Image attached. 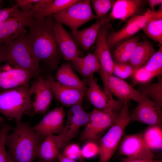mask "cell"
<instances>
[{
    "label": "cell",
    "mask_w": 162,
    "mask_h": 162,
    "mask_svg": "<svg viewBox=\"0 0 162 162\" xmlns=\"http://www.w3.org/2000/svg\"><path fill=\"white\" fill-rule=\"evenodd\" d=\"M56 21L51 15L34 19L28 26V41L33 52L52 70L58 68L62 57L55 36Z\"/></svg>",
    "instance_id": "cell-1"
},
{
    "label": "cell",
    "mask_w": 162,
    "mask_h": 162,
    "mask_svg": "<svg viewBox=\"0 0 162 162\" xmlns=\"http://www.w3.org/2000/svg\"><path fill=\"white\" fill-rule=\"evenodd\" d=\"M13 131L5 140L8 153L14 162H33L38 149L46 137L33 130L27 123H16Z\"/></svg>",
    "instance_id": "cell-2"
},
{
    "label": "cell",
    "mask_w": 162,
    "mask_h": 162,
    "mask_svg": "<svg viewBox=\"0 0 162 162\" xmlns=\"http://www.w3.org/2000/svg\"><path fill=\"white\" fill-rule=\"evenodd\" d=\"M3 56L4 61L26 70L33 77L40 76V61L31 49L25 29L16 39L3 43Z\"/></svg>",
    "instance_id": "cell-3"
},
{
    "label": "cell",
    "mask_w": 162,
    "mask_h": 162,
    "mask_svg": "<svg viewBox=\"0 0 162 162\" xmlns=\"http://www.w3.org/2000/svg\"><path fill=\"white\" fill-rule=\"evenodd\" d=\"M28 85L4 90L0 93V113L16 123L24 114L33 116V101Z\"/></svg>",
    "instance_id": "cell-4"
},
{
    "label": "cell",
    "mask_w": 162,
    "mask_h": 162,
    "mask_svg": "<svg viewBox=\"0 0 162 162\" xmlns=\"http://www.w3.org/2000/svg\"><path fill=\"white\" fill-rule=\"evenodd\" d=\"M129 103V101H124L123 107L115 123L99 140V162H109L116 150L125 129L130 121Z\"/></svg>",
    "instance_id": "cell-5"
},
{
    "label": "cell",
    "mask_w": 162,
    "mask_h": 162,
    "mask_svg": "<svg viewBox=\"0 0 162 162\" xmlns=\"http://www.w3.org/2000/svg\"><path fill=\"white\" fill-rule=\"evenodd\" d=\"M119 112L94 109L89 112L88 121L80 136V139L85 142L92 141L98 143L105 132L114 124Z\"/></svg>",
    "instance_id": "cell-6"
},
{
    "label": "cell",
    "mask_w": 162,
    "mask_h": 162,
    "mask_svg": "<svg viewBox=\"0 0 162 162\" xmlns=\"http://www.w3.org/2000/svg\"><path fill=\"white\" fill-rule=\"evenodd\" d=\"M90 0H77L62 12L51 15L56 22L68 26L72 31L83 25L97 19L93 13Z\"/></svg>",
    "instance_id": "cell-7"
},
{
    "label": "cell",
    "mask_w": 162,
    "mask_h": 162,
    "mask_svg": "<svg viewBox=\"0 0 162 162\" xmlns=\"http://www.w3.org/2000/svg\"><path fill=\"white\" fill-rule=\"evenodd\" d=\"M162 12V10L154 12L148 10L143 15L132 17L125 25L120 30L111 31L106 37V42L110 51H111L120 43L133 36L148 21Z\"/></svg>",
    "instance_id": "cell-8"
},
{
    "label": "cell",
    "mask_w": 162,
    "mask_h": 162,
    "mask_svg": "<svg viewBox=\"0 0 162 162\" xmlns=\"http://www.w3.org/2000/svg\"><path fill=\"white\" fill-rule=\"evenodd\" d=\"M88 87L86 94L92 104L97 109L111 112L120 111L124 101L115 100L112 95L106 88H102L92 76L88 78Z\"/></svg>",
    "instance_id": "cell-9"
},
{
    "label": "cell",
    "mask_w": 162,
    "mask_h": 162,
    "mask_svg": "<svg viewBox=\"0 0 162 162\" xmlns=\"http://www.w3.org/2000/svg\"><path fill=\"white\" fill-rule=\"evenodd\" d=\"M67 113V119L61 133L59 134L62 146L59 151H62L70 141L79 133L80 128L87 122L89 112L83 109L82 104H75Z\"/></svg>",
    "instance_id": "cell-10"
},
{
    "label": "cell",
    "mask_w": 162,
    "mask_h": 162,
    "mask_svg": "<svg viewBox=\"0 0 162 162\" xmlns=\"http://www.w3.org/2000/svg\"><path fill=\"white\" fill-rule=\"evenodd\" d=\"M98 72L102 81L104 88L107 89L118 100H132L139 103L144 97L141 92L122 79L113 74H108L100 68Z\"/></svg>",
    "instance_id": "cell-11"
},
{
    "label": "cell",
    "mask_w": 162,
    "mask_h": 162,
    "mask_svg": "<svg viewBox=\"0 0 162 162\" xmlns=\"http://www.w3.org/2000/svg\"><path fill=\"white\" fill-rule=\"evenodd\" d=\"M162 107L144 96L130 114V121H137L149 126L161 125Z\"/></svg>",
    "instance_id": "cell-12"
},
{
    "label": "cell",
    "mask_w": 162,
    "mask_h": 162,
    "mask_svg": "<svg viewBox=\"0 0 162 162\" xmlns=\"http://www.w3.org/2000/svg\"><path fill=\"white\" fill-rule=\"evenodd\" d=\"M112 28L110 20L106 16L99 29L94 52L99 62L100 69L110 75L113 74L114 62L107 44L106 37Z\"/></svg>",
    "instance_id": "cell-13"
},
{
    "label": "cell",
    "mask_w": 162,
    "mask_h": 162,
    "mask_svg": "<svg viewBox=\"0 0 162 162\" xmlns=\"http://www.w3.org/2000/svg\"><path fill=\"white\" fill-rule=\"evenodd\" d=\"M118 154L136 159L154 160L155 158L143 139L142 132L126 136L119 148Z\"/></svg>",
    "instance_id": "cell-14"
},
{
    "label": "cell",
    "mask_w": 162,
    "mask_h": 162,
    "mask_svg": "<svg viewBox=\"0 0 162 162\" xmlns=\"http://www.w3.org/2000/svg\"><path fill=\"white\" fill-rule=\"evenodd\" d=\"M32 78V75L26 70L6 62L0 66V90L28 85Z\"/></svg>",
    "instance_id": "cell-15"
},
{
    "label": "cell",
    "mask_w": 162,
    "mask_h": 162,
    "mask_svg": "<svg viewBox=\"0 0 162 162\" xmlns=\"http://www.w3.org/2000/svg\"><path fill=\"white\" fill-rule=\"evenodd\" d=\"M34 19L30 12L22 11L15 16L8 18L0 24V43L14 40L20 35Z\"/></svg>",
    "instance_id": "cell-16"
},
{
    "label": "cell",
    "mask_w": 162,
    "mask_h": 162,
    "mask_svg": "<svg viewBox=\"0 0 162 162\" xmlns=\"http://www.w3.org/2000/svg\"><path fill=\"white\" fill-rule=\"evenodd\" d=\"M34 82L29 89L31 95H35L33 102V116L37 114H44L48 110L53 98L50 83L46 79L40 76Z\"/></svg>",
    "instance_id": "cell-17"
},
{
    "label": "cell",
    "mask_w": 162,
    "mask_h": 162,
    "mask_svg": "<svg viewBox=\"0 0 162 162\" xmlns=\"http://www.w3.org/2000/svg\"><path fill=\"white\" fill-rule=\"evenodd\" d=\"M46 79L50 83L53 96L63 106L70 107L82 103L87 90L64 86L55 81L51 75Z\"/></svg>",
    "instance_id": "cell-18"
},
{
    "label": "cell",
    "mask_w": 162,
    "mask_h": 162,
    "mask_svg": "<svg viewBox=\"0 0 162 162\" xmlns=\"http://www.w3.org/2000/svg\"><path fill=\"white\" fill-rule=\"evenodd\" d=\"M65 116L63 106L56 107L46 115L32 128L39 134L46 137L54 134L59 135L63 129Z\"/></svg>",
    "instance_id": "cell-19"
},
{
    "label": "cell",
    "mask_w": 162,
    "mask_h": 162,
    "mask_svg": "<svg viewBox=\"0 0 162 162\" xmlns=\"http://www.w3.org/2000/svg\"><path fill=\"white\" fill-rule=\"evenodd\" d=\"M55 31L59 48L64 60L70 61L76 57H82L78 45L62 24L56 22Z\"/></svg>",
    "instance_id": "cell-20"
},
{
    "label": "cell",
    "mask_w": 162,
    "mask_h": 162,
    "mask_svg": "<svg viewBox=\"0 0 162 162\" xmlns=\"http://www.w3.org/2000/svg\"><path fill=\"white\" fill-rule=\"evenodd\" d=\"M147 1L144 0H117L109 14L110 19H118L124 21L131 16L138 15Z\"/></svg>",
    "instance_id": "cell-21"
},
{
    "label": "cell",
    "mask_w": 162,
    "mask_h": 162,
    "mask_svg": "<svg viewBox=\"0 0 162 162\" xmlns=\"http://www.w3.org/2000/svg\"><path fill=\"white\" fill-rule=\"evenodd\" d=\"M106 16L97 19L94 24L87 28L72 31V37L82 48L88 50L96 42L100 27Z\"/></svg>",
    "instance_id": "cell-22"
},
{
    "label": "cell",
    "mask_w": 162,
    "mask_h": 162,
    "mask_svg": "<svg viewBox=\"0 0 162 162\" xmlns=\"http://www.w3.org/2000/svg\"><path fill=\"white\" fill-rule=\"evenodd\" d=\"M71 67L82 76L88 78L98 72L100 64L98 58L94 53H89L84 57H77L69 61Z\"/></svg>",
    "instance_id": "cell-23"
},
{
    "label": "cell",
    "mask_w": 162,
    "mask_h": 162,
    "mask_svg": "<svg viewBox=\"0 0 162 162\" xmlns=\"http://www.w3.org/2000/svg\"><path fill=\"white\" fill-rule=\"evenodd\" d=\"M156 52L153 44L144 38L138 43L128 63L136 70L143 67Z\"/></svg>",
    "instance_id": "cell-24"
},
{
    "label": "cell",
    "mask_w": 162,
    "mask_h": 162,
    "mask_svg": "<svg viewBox=\"0 0 162 162\" xmlns=\"http://www.w3.org/2000/svg\"><path fill=\"white\" fill-rule=\"evenodd\" d=\"M140 37L133 36L116 46L111 53L114 62L118 63H128L138 43Z\"/></svg>",
    "instance_id": "cell-25"
},
{
    "label": "cell",
    "mask_w": 162,
    "mask_h": 162,
    "mask_svg": "<svg viewBox=\"0 0 162 162\" xmlns=\"http://www.w3.org/2000/svg\"><path fill=\"white\" fill-rule=\"evenodd\" d=\"M61 146V142L58 135H50L46 137L40 145L37 152L36 157L40 160H46L56 159Z\"/></svg>",
    "instance_id": "cell-26"
},
{
    "label": "cell",
    "mask_w": 162,
    "mask_h": 162,
    "mask_svg": "<svg viewBox=\"0 0 162 162\" xmlns=\"http://www.w3.org/2000/svg\"><path fill=\"white\" fill-rule=\"evenodd\" d=\"M56 78L57 81L64 86L87 90L85 82L80 80L69 64L61 65L58 70Z\"/></svg>",
    "instance_id": "cell-27"
},
{
    "label": "cell",
    "mask_w": 162,
    "mask_h": 162,
    "mask_svg": "<svg viewBox=\"0 0 162 162\" xmlns=\"http://www.w3.org/2000/svg\"><path fill=\"white\" fill-rule=\"evenodd\" d=\"M142 135L145 143L152 151L162 149L161 125L149 126L142 132Z\"/></svg>",
    "instance_id": "cell-28"
},
{
    "label": "cell",
    "mask_w": 162,
    "mask_h": 162,
    "mask_svg": "<svg viewBox=\"0 0 162 162\" xmlns=\"http://www.w3.org/2000/svg\"><path fill=\"white\" fill-rule=\"evenodd\" d=\"M155 83L141 84L137 90L162 107V77L158 76Z\"/></svg>",
    "instance_id": "cell-29"
},
{
    "label": "cell",
    "mask_w": 162,
    "mask_h": 162,
    "mask_svg": "<svg viewBox=\"0 0 162 162\" xmlns=\"http://www.w3.org/2000/svg\"><path fill=\"white\" fill-rule=\"evenodd\" d=\"M141 30L148 38L161 45L162 12L148 21Z\"/></svg>",
    "instance_id": "cell-30"
},
{
    "label": "cell",
    "mask_w": 162,
    "mask_h": 162,
    "mask_svg": "<svg viewBox=\"0 0 162 162\" xmlns=\"http://www.w3.org/2000/svg\"><path fill=\"white\" fill-rule=\"evenodd\" d=\"M154 77L162 76V46L151 57L143 66Z\"/></svg>",
    "instance_id": "cell-31"
},
{
    "label": "cell",
    "mask_w": 162,
    "mask_h": 162,
    "mask_svg": "<svg viewBox=\"0 0 162 162\" xmlns=\"http://www.w3.org/2000/svg\"><path fill=\"white\" fill-rule=\"evenodd\" d=\"M0 162H12L13 161L9 156L5 148V140L9 131L14 129L12 127L3 123L0 119Z\"/></svg>",
    "instance_id": "cell-32"
},
{
    "label": "cell",
    "mask_w": 162,
    "mask_h": 162,
    "mask_svg": "<svg viewBox=\"0 0 162 162\" xmlns=\"http://www.w3.org/2000/svg\"><path fill=\"white\" fill-rule=\"evenodd\" d=\"M77 0H54L49 5L47 9L37 19L51 15L61 13Z\"/></svg>",
    "instance_id": "cell-33"
},
{
    "label": "cell",
    "mask_w": 162,
    "mask_h": 162,
    "mask_svg": "<svg viewBox=\"0 0 162 162\" xmlns=\"http://www.w3.org/2000/svg\"><path fill=\"white\" fill-rule=\"evenodd\" d=\"M115 1V0H91L97 19L106 16V14L112 8Z\"/></svg>",
    "instance_id": "cell-34"
},
{
    "label": "cell",
    "mask_w": 162,
    "mask_h": 162,
    "mask_svg": "<svg viewBox=\"0 0 162 162\" xmlns=\"http://www.w3.org/2000/svg\"><path fill=\"white\" fill-rule=\"evenodd\" d=\"M135 70L128 63H118L114 62L112 74L122 79H126L132 76Z\"/></svg>",
    "instance_id": "cell-35"
},
{
    "label": "cell",
    "mask_w": 162,
    "mask_h": 162,
    "mask_svg": "<svg viewBox=\"0 0 162 162\" xmlns=\"http://www.w3.org/2000/svg\"><path fill=\"white\" fill-rule=\"evenodd\" d=\"M132 76V83L134 85L149 83L154 78L143 67L136 70Z\"/></svg>",
    "instance_id": "cell-36"
},
{
    "label": "cell",
    "mask_w": 162,
    "mask_h": 162,
    "mask_svg": "<svg viewBox=\"0 0 162 162\" xmlns=\"http://www.w3.org/2000/svg\"><path fill=\"white\" fill-rule=\"evenodd\" d=\"M62 153L65 157L74 160L78 159L82 162L84 159L81 154V148L76 143L68 144L63 150Z\"/></svg>",
    "instance_id": "cell-37"
},
{
    "label": "cell",
    "mask_w": 162,
    "mask_h": 162,
    "mask_svg": "<svg viewBox=\"0 0 162 162\" xmlns=\"http://www.w3.org/2000/svg\"><path fill=\"white\" fill-rule=\"evenodd\" d=\"M98 143L89 141L85 142L82 148L81 152L83 158H91L99 153Z\"/></svg>",
    "instance_id": "cell-38"
},
{
    "label": "cell",
    "mask_w": 162,
    "mask_h": 162,
    "mask_svg": "<svg viewBox=\"0 0 162 162\" xmlns=\"http://www.w3.org/2000/svg\"><path fill=\"white\" fill-rule=\"evenodd\" d=\"M52 0H38L30 12L34 19H37L48 8Z\"/></svg>",
    "instance_id": "cell-39"
},
{
    "label": "cell",
    "mask_w": 162,
    "mask_h": 162,
    "mask_svg": "<svg viewBox=\"0 0 162 162\" xmlns=\"http://www.w3.org/2000/svg\"><path fill=\"white\" fill-rule=\"evenodd\" d=\"M16 5L0 10V24L9 18L13 17L19 13L20 10Z\"/></svg>",
    "instance_id": "cell-40"
},
{
    "label": "cell",
    "mask_w": 162,
    "mask_h": 162,
    "mask_svg": "<svg viewBox=\"0 0 162 162\" xmlns=\"http://www.w3.org/2000/svg\"><path fill=\"white\" fill-rule=\"evenodd\" d=\"M38 0H16V5L20 8L23 12L28 13L32 9Z\"/></svg>",
    "instance_id": "cell-41"
},
{
    "label": "cell",
    "mask_w": 162,
    "mask_h": 162,
    "mask_svg": "<svg viewBox=\"0 0 162 162\" xmlns=\"http://www.w3.org/2000/svg\"><path fill=\"white\" fill-rule=\"evenodd\" d=\"M121 162H162V160H147L125 157L120 158Z\"/></svg>",
    "instance_id": "cell-42"
},
{
    "label": "cell",
    "mask_w": 162,
    "mask_h": 162,
    "mask_svg": "<svg viewBox=\"0 0 162 162\" xmlns=\"http://www.w3.org/2000/svg\"><path fill=\"white\" fill-rule=\"evenodd\" d=\"M146 1L152 12L155 11L154 8L155 6L161 4L162 2V0H148Z\"/></svg>",
    "instance_id": "cell-43"
},
{
    "label": "cell",
    "mask_w": 162,
    "mask_h": 162,
    "mask_svg": "<svg viewBox=\"0 0 162 162\" xmlns=\"http://www.w3.org/2000/svg\"><path fill=\"white\" fill-rule=\"evenodd\" d=\"M57 158L59 162H76L74 160L65 157L60 152L58 154Z\"/></svg>",
    "instance_id": "cell-44"
},
{
    "label": "cell",
    "mask_w": 162,
    "mask_h": 162,
    "mask_svg": "<svg viewBox=\"0 0 162 162\" xmlns=\"http://www.w3.org/2000/svg\"><path fill=\"white\" fill-rule=\"evenodd\" d=\"M4 61L3 56V43H0V63Z\"/></svg>",
    "instance_id": "cell-45"
},
{
    "label": "cell",
    "mask_w": 162,
    "mask_h": 162,
    "mask_svg": "<svg viewBox=\"0 0 162 162\" xmlns=\"http://www.w3.org/2000/svg\"><path fill=\"white\" fill-rule=\"evenodd\" d=\"M39 162H59L57 158L53 160H40Z\"/></svg>",
    "instance_id": "cell-46"
},
{
    "label": "cell",
    "mask_w": 162,
    "mask_h": 162,
    "mask_svg": "<svg viewBox=\"0 0 162 162\" xmlns=\"http://www.w3.org/2000/svg\"><path fill=\"white\" fill-rule=\"evenodd\" d=\"M4 3V1L0 0V9H2L3 7Z\"/></svg>",
    "instance_id": "cell-47"
},
{
    "label": "cell",
    "mask_w": 162,
    "mask_h": 162,
    "mask_svg": "<svg viewBox=\"0 0 162 162\" xmlns=\"http://www.w3.org/2000/svg\"><path fill=\"white\" fill-rule=\"evenodd\" d=\"M12 162H14L13 161H12Z\"/></svg>",
    "instance_id": "cell-48"
}]
</instances>
